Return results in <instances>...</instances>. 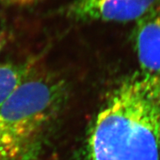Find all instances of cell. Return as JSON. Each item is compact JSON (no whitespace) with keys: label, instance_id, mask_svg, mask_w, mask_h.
<instances>
[{"label":"cell","instance_id":"cell-1","mask_svg":"<svg viewBox=\"0 0 160 160\" xmlns=\"http://www.w3.org/2000/svg\"><path fill=\"white\" fill-rule=\"evenodd\" d=\"M85 160H160V74L137 71L115 86L90 127Z\"/></svg>","mask_w":160,"mask_h":160},{"label":"cell","instance_id":"cell-2","mask_svg":"<svg viewBox=\"0 0 160 160\" xmlns=\"http://www.w3.org/2000/svg\"><path fill=\"white\" fill-rule=\"evenodd\" d=\"M67 99L63 79L32 71L0 105V160H24Z\"/></svg>","mask_w":160,"mask_h":160},{"label":"cell","instance_id":"cell-3","mask_svg":"<svg viewBox=\"0 0 160 160\" xmlns=\"http://www.w3.org/2000/svg\"><path fill=\"white\" fill-rule=\"evenodd\" d=\"M160 0H73L61 11L79 22L137 21Z\"/></svg>","mask_w":160,"mask_h":160},{"label":"cell","instance_id":"cell-4","mask_svg":"<svg viewBox=\"0 0 160 160\" xmlns=\"http://www.w3.org/2000/svg\"><path fill=\"white\" fill-rule=\"evenodd\" d=\"M133 42L141 71L160 74V1L136 21Z\"/></svg>","mask_w":160,"mask_h":160},{"label":"cell","instance_id":"cell-5","mask_svg":"<svg viewBox=\"0 0 160 160\" xmlns=\"http://www.w3.org/2000/svg\"><path fill=\"white\" fill-rule=\"evenodd\" d=\"M34 70V62L0 64V105Z\"/></svg>","mask_w":160,"mask_h":160},{"label":"cell","instance_id":"cell-6","mask_svg":"<svg viewBox=\"0 0 160 160\" xmlns=\"http://www.w3.org/2000/svg\"><path fill=\"white\" fill-rule=\"evenodd\" d=\"M39 1H40V0H0V2L8 5L25 7V6L35 5Z\"/></svg>","mask_w":160,"mask_h":160},{"label":"cell","instance_id":"cell-7","mask_svg":"<svg viewBox=\"0 0 160 160\" xmlns=\"http://www.w3.org/2000/svg\"><path fill=\"white\" fill-rule=\"evenodd\" d=\"M7 42V33L5 30L0 26V51L5 47Z\"/></svg>","mask_w":160,"mask_h":160}]
</instances>
